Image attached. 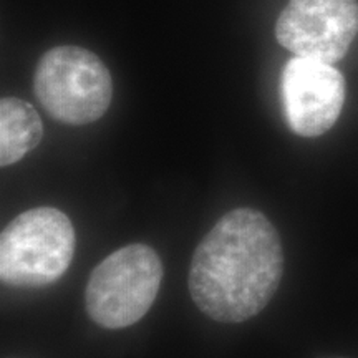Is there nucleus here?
<instances>
[{
	"label": "nucleus",
	"mask_w": 358,
	"mask_h": 358,
	"mask_svg": "<svg viewBox=\"0 0 358 358\" xmlns=\"http://www.w3.org/2000/svg\"><path fill=\"white\" fill-rule=\"evenodd\" d=\"M34 92L53 120L82 127L100 120L110 108L113 80L93 52L77 45H60L38 60Z\"/></svg>",
	"instance_id": "obj_3"
},
{
	"label": "nucleus",
	"mask_w": 358,
	"mask_h": 358,
	"mask_svg": "<svg viewBox=\"0 0 358 358\" xmlns=\"http://www.w3.org/2000/svg\"><path fill=\"white\" fill-rule=\"evenodd\" d=\"M75 254V229L55 208L30 209L0 234V279L8 287L38 289L69 271Z\"/></svg>",
	"instance_id": "obj_2"
},
{
	"label": "nucleus",
	"mask_w": 358,
	"mask_h": 358,
	"mask_svg": "<svg viewBox=\"0 0 358 358\" xmlns=\"http://www.w3.org/2000/svg\"><path fill=\"white\" fill-rule=\"evenodd\" d=\"M275 38L295 57L337 64L358 34V0H289Z\"/></svg>",
	"instance_id": "obj_5"
},
{
	"label": "nucleus",
	"mask_w": 358,
	"mask_h": 358,
	"mask_svg": "<svg viewBox=\"0 0 358 358\" xmlns=\"http://www.w3.org/2000/svg\"><path fill=\"white\" fill-rule=\"evenodd\" d=\"M163 262L146 244H129L103 259L85 289L88 317L108 330L127 329L153 307L163 282Z\"/></svg>",
	"instance_id": "obj_4"
},
{
	"label": "nucleus",
	"mask_w": 358,
	"mask_h": 358,
	"mask_svg": "<svg viewBox=\"0 0 358 358\" xmlns=\"http://www.w3.org/2000/svg\"><path fill=\"white\" fill-rule=\"evenodd\" d=\"M280 92L289 128L302 138H317L342 113L345 78L332 64L294 57L282 70Z\"/></svg>",
	"instance_id": "obj_6"
},
{
	"label": "nucleus",
	"mask_w": 358,
	"mask_h": 358,
	"mask_svg": "<svg viewBox=\"0 0 358 358\" xmlns=\"http://www.w3.org/2000/svg\"><path fill=\"white\" fill-rule=\"evenodd\" d=\"M284 274L280 236L256 209L224 214L201 241L189 268V294L213 320L241 324L266 308Z\"/></svg>",
	"instance_id": "obj_1"
},
{
	"label": "nucleus",
	"mask_w": 358,
	"mask_h": 358,
	"mask_svg": "<svg viewBox=\"0 0 358 358\" xmlns=\"http://www.w3.org/2000/svg\"><path fill=\"white\" fill-rule=\"evenodd\" d=\"M43 138V123L30 103L15 96L0 101V164L19 163Z\"/></svg>",
	"instance_id": "obj_7"
}]
</instances>
